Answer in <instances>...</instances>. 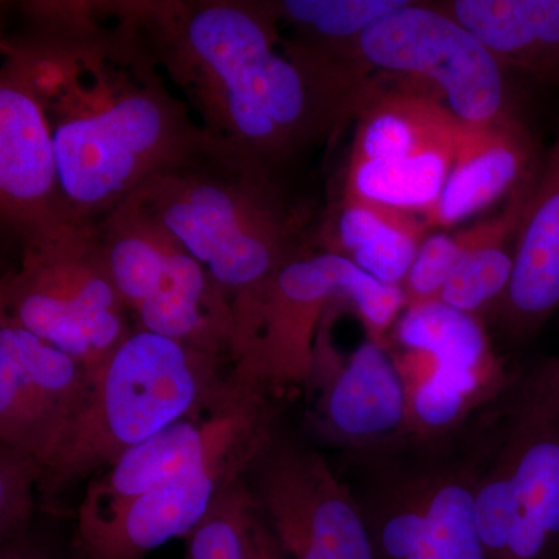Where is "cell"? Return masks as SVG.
Returning <instances> with one entry per match:
<instances>
[{
  "label": "cell",
  "instance_id": "6da1fadb",
  "mask_svg": "<svg viewBox=\"0 0 559 559\" xmlns=\"http://www.w3.org/2000/svg\"><path fill=\"white\" fill-rule=\"evenodd\" d=\"M2 39L46 114L73 219L98 223L209 139L123 2H32Z\"/></svg>",
  "mask_w": 559,
  "mask_h": 559
},
{
  "label": "cell",
  "instance_id": "7a4b0ae2",
  "mask_svg": "<svg viewBox=\"0 0 559 559\" xmlns=\"http://www.w3.org/2000/svg\"><path fill=\"white\" fill-rule=\"evenodd\" d=\"M201 128L235 153L280 168L329 139L370 79L299 43H283L272 2H123Z\"/></svg>",
  "mask_w": 559,
  "mask_h": 559
},
{
  "label": "cell",
  "instance_id": "3957f363",
  "mask_svg": "<svg viewBox=\"0 0 559 559\" xmlns=\"http://www.w3.org/2000/svg\"><path fill=\"white\" fill-rule=\"evenodd\" d=\"M131 198L207 270L234 314L237 364L252 367L280 274L308 249L278 173L209 135Z\"/></svg>",
  "mask_w": 559,
  "mask_h": 559
},
{
  "label": "cell",
  "instance_id": "277c9868",
  "mask_svg": "<svg viewBox=\"0 0 559 559\" xmlns=\"http://www.w3.org/2000/svg\"><path fill=\"white\" fill-rule=\"evenodd\" d=\"M487 559H559V356L514 367L462 433Z\"/></svg>",
  "mask_w": 559,
  "mask_h": 559
},
{
  "label": "cell",
  "instance_id": "5b68a950",
  "mask_svg": "<svg viewBox=\"0 0 559 559\" xmlns=\"http://www.w3.org/2000/svg\"><path fill=\"white\" fill-rule=\"evenodd\" d=\"M230 359L160 334L132 330L94 377L91 399L46 463L39 481L43 509L60 500L124 454L179 419L218 406L237 388Z\"/></svg>",
  "mask_w": 559,
  "mask_h": 559
},
{
  "label": "cell",
  "instance_id": "8992f818",
  "mask_svg": "<svg viewBox=\"0 0 559 559\" xmlns=\"http://www.w3.org/2000/svg\"><path fill=\"white\" fill-rule=\"evenodd\" d=\"M374 559H487L462 436L345 455Z\"/></svg>",
  "mask_w": 559,
  "mask_h": 559
},
{
  "label": "cell",
  "instance_id": "52a82bcc",
  "mask_svg": "<svg viewBox=\"0 0 559 559\" xmlns=\"http://www.w3.org/2000/svg\"><path fill=\"white\" fill-rule=\"evenodd\" d=\"M98 223H70L21 245L0 285V322L13 323L79 359L92 377L131 334Z\"/></svg>",
  "mask_w": 559,
  "mask_h": 559
},
{
  "label": "cell",
  "instance_id": "ba28073f",
  "mask_svg": "<svg viewBox=\"0 0 559 559\" xmlns=\"http://www.w3.org/2000/svg\"><path fill=\"white\" fill-rule=\"evenodd\" d=\"M353 58L436 98L465 128L516 119L506 69L441 7L407 2L360 36Z\"/></svg>",
  "mask_w": 559,
  "mask_h": 559
},
{
  "label": "cell",
  "instance_id": "9c48e42d",
  "mask_svg": "<svg viewBox=\"0 0 559 559\" xmlns=\"http://www.w3.org/2000/svg\"><path fill=\"white\" fill-rule=\"evenodd\" d=\"M337 300L352 305L367 337L382 345L406 308L401 286L381 283L347 257L305 250L280 274L253 360L275 395L307 384L320 323Z\"/></svg>",
  "mask_w": 559,
  "mask_h": 559
},
{
  "label": "cell",
  "instance_id": "30bf717a",
  "mask_svg": "<svg viewBox=\"0 0 559 559\" xmlns=\"http://www.w3.org/2000/svg\"><path fill=\"white\" fill-rule=\"evenodd\" d=\"M248 479L285 559H374L358 500L314 448L275 429Z\"/></svg>",
  "mask_w": 559,
  "mask_h": 559
},
{
  "label": "cell",
  "instance_id": "8fae6325",
  "mask_svg": "<svg viewBox=\"0 0 559 559\" xmlns=\"http://www.w3.org/2000/svg\"><path fill=\"white\" fill-rule=\"evenodd\" d=\"M218 406L179 419L143 441L90 481L79 511H102L210 463L255 460L275 432L270 385L241 371Z\"/></svg>",
  "mask_w": 559,
  "mask_h": 559
},
{
  "label": "cell",
  "instance_id": "7c38bea8",
  "mask_svg": "<svg viewBox=\"0 0 559 559\" xmlns=\"http://www.w3.org/2000/svg\"><path fill=\"white\" fill-rule=\"evenodd\" d=\"M340 304L334 301L320 323L305 389L316 393V436L344 455L367 454L409 439L406 384L389 347L369 337L342 358L330 336Z\"/></svg>",
  "mask_w": 559,
  "mask_h": 559
},
{
  "label": "cell",
  "instance_id": "4fadbf2b",
  "mask_svg": "<svg viewBox=\"0 0 559 559\" xmlns=\"http://www.w3.org/2000/svg\"><path fill=\"white\" fill-rule=\"evenodd\" d=\"M94 377L79 359L0 322V447L44 469L87 406Z\"/></svg>",
  "mask_w": 559,
  "mask_h": 559
},
{
  "label": "cell",
  "instance_id": "5bb4252c",
  "mask_svg": "<svg viewBox=\"0 0 559 559\" xmlns=\"http://www.w3.org/2000/svg\"><path fill=\"white\" fill-rule=\"evenodd\" d=\"M0 216L20 245L81 223L62 197L46 114L24 70L7 55L0 69Z\"/></svg>",
  "mask_w": 559,
  "mask_h": 559
},
{
  "label": "cell",
  "instance_id": "9a60e30c",
  "mask_svg": "<svg viewBox=\"0 0 559 559\" xmlns=\"http://www.w3.org/2000/svg\"><path fill=\"white\" fill-rule=\"evenodd\" d=\"M253 460L210 463L102 511L76 510L79 559H145L173 538H189L221 489L249 473Z\"/></svg>",
  "mask_w": 559,
  "mask_h": 559
},
{
  "label": "cell",
  "instance_id": "2e32d148",
  "mask_svg": "<svg viewBox=\"0 0 559 559\" xmlns=\"http://www.w3.org/2000/svg\"><path fill=\"white\" fill-rule=\"evenodd\" d=\"M559 310V128L539 168L516 241L513 277L491 312L514 347L528 344Z\"/></svg>",
  "mask_w": 559,
  "mask_h": 559
},
{
  "label": "cell",
  "instance_id": "e0dca14e",
  "mask_svg": "<svg viewBox=\"0 0 559 559\" xmlns=\"http://www.w3.org/2000/svg\"><path fill=\"white\" fill-rule=\"evenodd\" d=\"M538 170L521 121L463 128L440 200L421 215L426 226L450 229L495 204Z\"/></svg>",
  "mask_w": 559,
  "mask_h": 559
},
{
  "label": "cell",
  "instance_id": "ac0fdd59",
  "mask_svg": "<svg viewBox=\"0 0 559 559\" xmlns=\"http://www.w3.org/2000/svg\"><path fill=\"white\" fill-rule=\"evenodd\" d=\"M355 117L349 160L399 159L450 148L459 145L465 128L436 98L401 81L393 87L371 81Z\"/></svg>",
  "mask_w": 559,
  "mask_h": 559
},
{
  "label": "cell",
  "instance_id": "d6986e66",
  "mask_svg": "<svg viewBox=\"0 0 559 559\" xmlns=\"http://www.w3.org/2000/svg\"><path fill=\"white\" fill-rule=\"evenodd\" d=\"M440 7L503 69L559 81V0H452Z\"/></svg>",
  "mask_w": 559,
  "mask_h": 559
},
{
  "label": "cell",
  "instance_id": "ffe728a7",
  "mask_svg": "<svg viewBox=\"0 0 559 559\" xmlns=\"http://www.w3.org/2000/svg\"><path fill=\"white\" fill-rule=\"evenodd\" d=\"M538 173L539 168L510 194L498 215L484 219L479 240L441 290V304L479 319L498 308L513 277L518 234Z\"/></svg>",
  "mask_w": 559,
  "mask_h": 559
},
{
  "label": "cell",
  "instance_id": "44dd1931",
  "mask_svg": "<svg viewBox=\"0 0 559 559\" xmlns=\"http://www.w3.org/2000/svg\"><path fill=\"white\" fill-rule=\"evenodd\" d=\"M457 146L399 159L348 160L342 194L425 215L443 193Z\"/></svg>",
  "mask_w": 559,
  "mask_h": 559
},
{
  "label": "cell",
  "instance_id": "7402d4cb",
  "mask_svg": "<svg viewBox=\"0 0 559 559\" xmlns=\"http://www.w3.org/2000/svg\"><path fill=\"white\" fill-rule=\"evenodd\" d=\"M392 331L401 347L428 352L457 369L489 380L509 374L492 353L480 319L441 301L404 308Z\"/></svg>",
  "mask_w": 559,
  "mask_h": 559
},
{
  "label": "cell",
  "instance_id": "603a6c76",
  "mask_svg": "<svg viewBox=\"0 0 559 559\" xmlns=\"http://www.w3.org/2000/svg\"><path fill=\"white\" fill-rule=\"evenodd\" d=\"M275 546L245 474L221 489L190 533L186 559H257Z\"/></svg>",
  "mask_w": 559,
  "mask_h": 559
},
{
  "label": "cell",
  "instance_id": "cb8c5ba5",
  "mask_svg": "<svg viewBox=\"0 0 559 559\" xmlns=\"http://www.w3.org/2000/svg\"><path fill=\"white\" fill-rule=\"evenodd\" d=\"M407 2L409 0H283L272 5L280 21L288 22L299 32L300 43L331 60L358 66L353 51L360 36Z\"/></svg>",
  "mask_w": 559,
  "mask_h": 559
},
{
  "label": "cell",
  "instance_id": "d4e9b609",
  "mask_svg": "<svg viewBox=\"0 0 559 559\" xmlns=\"http://www.w3.org/2000/svg\"><path fill=\"white\" fill-rule=\"evenodd\" d=\"M481 230L484 221L454 234L439 231L425 238L403 283L406 308L439 301L441 290L468 250L479 240Z\"/></svg>",
  "mask_w": 559,
  "mask_h": 559
},
{
  "label": "cell",
  "instance_id": "484cf974",
  "mask_svg": "<svg viewBox=\"0 0 559 559\" xmlns=\"http://www.w3.org/2000/svg\"><path fill=\"white\" fill-rule=\"evenodd\" d=\"M407 215L411 213L342 194L320 227L319 249L349 259Z\"/></svg>",
  "mask_w": 559,
  "mask_h": 559
},
{
  "label": "cell",
  "instance_id": "4316f807",
  "mask_svg": "<svg viewBox=\"0 0 559 559\" xmlns=\"http://www.w3.org/2000/svg\"><path fill=\"white\" fill-rule=\"evenodd\" d=\"M43 468L35 459L0 447V539L31 533Z\"/></svg>",
  "mask_w": 559,
  "mask_h": 559
},
{
  "label": "cell",
  "instance_id": "83f0119b",
  "mask_svg": "<svg viewBox=\"0 0 559 559\" xmlns=\"http://www.w3.org/2000/svg\"><path fill=\"white\" fill-rule=\"evenodd\" d=\"M428 229L425 219L418 218L417 213H411L377 240L356 250L349 260L381 283L403 288L419 246L428 237Z\"/></svg>",
  "mask_w": 559,
  "mask_h": 559
},
{
  "label": "cell",
  "instance_id": "f1b7e54d",
  "mask_svg": "<svg viewBox=\"0 0 559 559\" xmlns=\"http://www.w3.org/2000/svg\"><path fill=\"white\" fill-rule=\"evenodd\" d=\"M0 559H53L50 551L38 543L32 536H21V538L3 540L0 547Z\"/></svg>",
  "mask_w": 559,
  "mask_h": 559
},
{
  "label": "cell",
  "instance_id": "f546056e",
  "mask_svg": "<svg viewBox=\"0 0 559 559\" xmlns=\"http://www.w3.org/2000/svg\"><path fill=\"white\" fill-rule=\"evenodd\" d=\"M257 559H285V557H283L282 550H280L277 544L274 549L267 550L266 554L261 555V557Z\"/></svg>",
  "mask_w": 559,
  "mask_h": 559
}]
</instances>
